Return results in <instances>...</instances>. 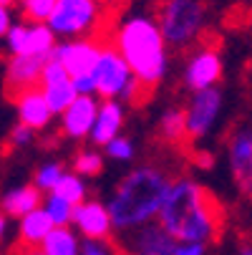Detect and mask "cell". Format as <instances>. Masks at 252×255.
Segmentation results:
<instances>
[{
    "mask_svg": "<svg viewBox=\"0 0 252 255\" xmlns=\"http://www.w3.org/2000/svg\"><path fill=\"white\" fill-rule=\"evenodd\" d=\"M157 223L174 240H192L209 245L222 233V207L197 179L176 177L169 182Z\"/></svg>",
    "mask_w": 252,
    "mask_h": 255,
    "instance_id": "6da1fadb",
    "label": "cell"
},
{
    "mask_svg": "<svg viewBox=\"0 0 252 255\" xmlns=\"http://www.w3.org/2000/svg\"><path fill=\"white\" fill-rule=\"evenodd\" d=\"M169 182L171 179L167 177V172L154 164H141L126 172L114 187L111 197L106 200L114 230L124 235L147 223H154L169 190Z\"/></svg>",
    "mask_w": 252,
    "mask_h": 255,
    "instance_id": "7a4b0ae2",
    "label": "cell"
},
{
    "mask_svg": "<svg viewBox=\"0 0 252 255\" xmlns=\"http://www.w3.org/2000/svg\"><path fill=\"white\" fill-rule=\"evenodd\" d=\"M114 48L124 56L144 89L159 86L169 74V46L157 18L131 13L114 28Z\"/></svg>",
    "mask_w": 252,
    "mask_h": 255,
    "instance_id": "3957f363",
    "label": "cell"
},
{
    "mask_svg": "<svg viewBox=\"0 0 252 255\" xmlns=\"http://www.w3.org/2000/svg\"><path fill=\"white\" fill-rule=\"evenodd\" d=\"M157 23L169 48H189L207 28V5L202 0H162Z\"/></svg>",
    "mask_w": 252,
    "mask_h": 255,
    "instance_id": "277c9868",
    "label": "cell"
},
{
    "mask_svg": "<svg viewBox=\"0 0 252 255\" xmlns=\"http://www.w3.org/2000/svg\"><path fill=\"white\" fill-rule=\"evenodd\" d=\"M91 74H93V81H96V96H101V99H119L124 104H131L144 91L141 81L131 74L129 63L114 48V43L111 46L103 43L101 56H98Z\"/></svg>",
    "mask_w": 252,
    "mask_h": 255,
    "instance_id": "5b68a950",
    "label": "cell"
},
{
    "mask_svg": "<svg viewBox=\"0 0 252 255\" xmlns=\"http://www.w3.org/2000/svg\"><path fill=\"white\" fill-rule=\"evenodd\" d=\"M103 20V3L98 0H58L48 18V28L56 38H81L93 33Z\"/></svg>",
    "mask_w": 252,
    "mask_h": 255,
    "instance_id": "8992f818",
    "label": "cell"
},
{
    "mask_svg": "<svg viewBox=\"0 0 252 255\" xmlns=\"http://www.w3.org/2000/svg\"><path fill=\"white\" fill-rule=\"evenodd\" d=\"M225 109V94L220 86L192 91L187 106H184V119H187V139L202 141L207 139L220 122V114Z\"/></svg>",
    "mask_w": 252,
    "mask_h": 255,
    "instance_id": "52a82bcc",
    "label": "cell"
},
{
    "mask_svg": "<svg viewBox=\"0 0 252 255\" xmlns=\"http://www.w3.org/2000/svg\"><path fill=\"white\" fill-rule=\"evenodd\" d=\"M3 41L10 56H38V58H51L58 43L48 23H28V20L13 23Z\"/></svg>",
    "mask_w": 252,
    "mask_h": 255,
    "instance_id": "ba28073f",
    "label": "cell"
},
{
    "mask_svg": "<svg viewBox=\"0 0 252 255\" xmlns=\"http://www.w3.org/2000/svg\"><path fill=\"white\" fill-rule=\"evenodd\" d=\"M227 167L242 197L252 200V124H242L227 141Z\"/></svg>",
    "mask_w": 252,
    "mask_h": 255,
    "instance_id": "9c48e42d",
    "label": "cell"
},
{
    "mask_svg": "<svg viewBox=\"0 0 252 255\" xmlns=\"http://www.w3.org/2000/svg\"><path fill=\"white\" fill-rule=\"evenodd\" d=\"M222 76H225V63L220 51L214 46H199L189 53L184 63L182 81L189 91H202V89L220 86Z\"/></svg>",
    "mask_w": 252,
    "mask_h": 255,
    "instance_id": "30bf717a",
    "label": "cell"
},
{
    "mask_svg": "<svg viewBox=\"0 0 252 255\" xmlns=\"http://www.w3.org/2000/svg\"><path fill=\"white\" fill-rule=\"evenodd\" d=\"M101 48H103L101 41L91 38V35H81V38H63L61 43H56L51 56L63 63L68 76H81V74H91L93 71L101 56Z\"/></svg>",
    "mask_w": 252,
    "mask_h": 255,
    "instance_id": "8fae6325",
    "label": "cell"
},
{
    "mask_svg": "<svg viewBox=\"0 0 252 255\" xmlns=\"http://www.w3.org/2000/svg\"><path fill=\"white\" fill-rule=\"evenodd\" d=\"M71 225L81 235V240H106L114 233V220H111V212L106 207V202L91 200V197L74 205Z\"/></svg>",
    "mask_w": 252,
    "mask_h": 255,
    "instance_id": "7c38bea8",
    "label": "cell"
},
{
    "mask_svg": "<svg viewBox=\"0 0 252 255\" xmlns=\"http://www.w3.org/2000/svg\"><path fill=\"white\" fill-rule=\"evenodd\" d=\"M98 104V96H76L61 114V134L71 141H86L96 122Z\"/></svg>",
    "mask_w": 252,
    "mask_h": 255,
    "instance_id": "4fadbf2b",
    "label": "cell"
},
{
    "mask_svg": "<svg viewBox=\"0 0 252 255\" xmlns=\"http://www.w3.org/2000/svg\"><path fill=\"white\" fill-rule=\"evenodd\" d=\"M124 235H126L124 248L131 255H174V248H176V240L157 220Z\"/></svg>",
    "mask_w": 252,
    "mask_h": 255,
    "instance_id": "5bb4252c",
    "label": "cell"
},
{
    "mask_svg": "<svg viewBox=\"0 0 252 255\" xmlns=\"http://www.w3.org/2000/svg\"><path fill=\"white\" fill-rule=\"evenodd\" d=\"M126 124V106L119 99H101L98 112H96V122L91 129V141L96 147H103L106 141H111L114 136H119L124 131Z\"/></svg>",
    "mask_w": 252,
    "mask_h": 255,
    "instance_id": "9a60e30c",
    "label": "cell"
},
{
    "mask_svg": "<svg viewBox=\"0 0 252 255\" xmlns=\"http://www.w3.org/2000/svg\"><path fill=\"white\" fill-rule=\"evenodd\" d=\"M15 114H18L20 124H28L35 131L48 129L51 122H53V112H51V106H48L41 86L15 94Z\"/></svg>",
    "mask_w": 252,
    "mask_h": 255,
    "instance_id": "2e32d148",
    "label": "cell"
},
{
    "mask_svg": "<svg viewBox=\"0 0 252 255\" xmlns=\"http://www.w3.org/2000/svg\"><path fill=\"white\" fill-rule=\"evenodd\" d=\"M43 63L46 58H38V56H10L5 63V86L13 94L41 86Z\"/></svg>",
    "mask_w": 252,
    "mask_h": 255,
    "instance_id": "e0dca14e",
    "label": "cell"
},
{
    "mask_svg": "<svg viewBox=\"0 0 252 255\" xmlns=\"http://www.w3.org/2000/svg\"><path fill=\"white\" fill-rule=\"evenodd\" d=\"M43 202V192L30 182V185H10L3 190L0 195V210H3L8 217H15L20 220L23 215L33 212L35 207H41Z\"/></svg>",
    "mask_w": 252,
    "mask_h": 255,
    "instance_id": "ac0fdd59",
    "label": "cell"
},
{
    "mask_svg": "<svg viewBox=\"0 0 252 255\" xmlns=\"http://www.w3.org/2000/svg\"><path fill=\"white\" fill-rule=\"evenodd\" d=\"M53 230V223L48 220V215L43 207H35L33 212L23 215L18 220V243L25 248H41L46 235Z\"/></svg>",
    "mask_w": 252,
    "mask_h": 255,
    "instance_id": "d6986e66",
    "label": "cell"
},
{
    "mask_svg": "<svg viewBox=\"0 0 252 255\" xmlns=\"http://www.w3.org/2000/svg\"><path fill=\"white\" fill-rule=\"evenodd\" d=\"M41 250L46 255H81V235L71 225L53 228L41 243Z\"/></svg>",
    "mask_w": 252,
    "mask_h": 255,
    "instance_id": "ffe728a7",
    "label": "cell"
},
{
    "mask_svg": "<svg viewBox=\"0 0 252 255\" xmlns=\"http://www.w3.org/2000/svg\"><path fill=\"white\" fill-rule=\"evenodd\" d=\"M159 136L169 144H179L187 139V119H184V109L182 106H169L167 112L159 117Z\"/></svg>",
    "mask_w": 252,
    "mask_h": 255,
    "instance_id": "44dd1931",
    "label": "cell"
},
{
    "mask_svg": "<svg viewBox=\"0 0 252 255\" xmlns=\"http://www.w3.org/2000/svg\"><path fill=\"white\" fill-rule=\"evenodd\" d=\"M66 172H68V169H66L63 162H58V159H46V162H41L38 167H35V172H33V185L38 187L43 195H46V192H53V190L58 187V182L63 179Z\"/></svg>",
    "mask_w": 252,
    "mask_h": 255,
    "instance_id": "7402d4cb",
    "label": "cell"
},
{
    "mask_svg": "<svg viewBox=\"0 0 252 255\" xmlns=\"http://www.w3.org/2000/svg\"><path fill=\"white\" fill-rule=\"evenodd\" d=\"M41 91H43V96H46V101H48V106H51L53 117H61L66 109L71 106V101L79 96V94L74 91V84H71V79H68V81H58V84H46V86H41Z\"/></svg>",
    "mask_w": 252,
    "mask_h": 255,
    "instance_id": "603a6c76",
    "label": "cell"
},
{
    "mask_svg": "<svg viewBox=\"0 0 252 255\" xmlns=\"http://www.w3.org/2000/svg\"><path fill=\"white\" fill-rule=\"evenodd\" d=\"M41 207H43V212L48 215V220L53 223V228L71 225V217H74V202H68V200L61 197L58 192H46Z\"/></svg>",
    "mask_w": 252,
    "mask_h": 255,
    "instance_id": "cb8c5ba5",
    "label": "cell"
},
{
    "mask_svg": "<svg viewBox=\"0 0 252 255\" xmlns=\"http://www.w3.org/2000/svg\"><path fill=\"white\" fill-rule=\"evenodd\" d=\"M53 192H58V195H61V197H66L68 202L79 205V202H84V200L88 197V182H86V177L76 174L74 169H68Z\"/></svg>",
    "mask_w": 252,
    "mask_h": 255,
    "instance_id": "d4e9b609",
    "label": "cell"
},
{
    "mask_svg": "<svg viewBox=\"0 0 252 255\" xmlns=\"http://www.w3.org/2000/svg\"><path fill=\"white\" fill-rule=\"evenodd\" d=\"M103 164H106L103 152H98V149H81V152H76L74 162H71V169L88 179V177H98L103 172Z\"/></svg>",
    "mask_w": 252,
    "mask_h": 255,
    "instance_id": "484cf974",
    "label": "cell"
},
{
    "mask_svg": "<svg viewBox=\"0 0 252 255\" xmlns=\"http://www.w3.org/2000/svg\"><path fill=\"white\" fill-rule=\"evenodd\" d=\"M103 157L106 159H111V162H131L136 157V144L134 139H129L126 134H119L114 136L111 141H106L103 144Z\"/></svg>",
    "mask_w": 252,
    "mask_h": 255,
    "instance_id": "4316f807",
    "label": "cell"
},
{
    "mask_svg": "<svg viewBox=\"0 0 252 255\" xmlns=\"http://www.w3.org/2000/svg\"><path fill=\"white\" fill-rule=\"evenodd\" d=\"M58 0H20V13L28 23H48Z\"/></svg>",
    "mask_w": 252,
    "mask_h": 255,
    "instance_id": "83f0119b",
    "label": "cell"
},
{
    "mask_svg": "<svg viewBox=\"0 0 252 255\" xmlns=\"http://www.w3.org/2000/svg\"><path fill=\"white\" fill-rule=\"evenodd\" d=\"M35 129H30L28 124H15L13 129H10V134H8V147L10 149H25V147H30V144L35 141Z\"/></svg>",
    "mask_w": 252,
    "mask_h": 255,
    "instance_id": "f1b7e54d",
    "label": "cell"
},
{
    "mask_svg": "<svg viewBox=\"0 0 252 255\" xmlns=\"http://www.w3.org/2000/svg\"><path fill=\"white\" fill-rule=\"evenodd\" d=\"M71 76H68V71L63 68V63L58 61V58H46V63H43V71H41V86H46V84H58V81H68Z\"/></svg>",
    "mask_w": 252,
    "mask_h": 255,
    "instance_id": "f546056e",
    "label": "cell"
},
{
    "mask_svg": "<svg viewBox=\"0 0 252 255\" xmlns=\"http://www.w3.org/2000/svg\"><path fill=\"white\" fill-rule=\"evenodd\" d=\"M81 255H119V253L106 238V240H81Z\"/></svg>",
    "mask_w": 252,
    "mask_h": 255,
    "instance_id": "4dcf8cb0",
    "label": "cell"
},
{
    "mask_svg": "<svg viewBox=\"0 0 252 255\" xmlns=\"http://www.w3.org/2000/svg\"><path fill=\"white\" fill-rule=\"evenodd\" d=\"M71 84H74V91H76L79 96H96V81H93V74L71 76Z\"/></svg>",
    "mask_w": 252,
    "mask_h": 255,
    "instance_id": "1f68e13d",
    "label": "cell"
},
{
    "mask_svg": "<svg viewBox=\"0 0 252 255\" xmlns=\"http://www.w3.org/2000/svg\"><path fill=\"white\" fill-rule=\"evenodd\" d=\"M174 255H207V243H192V240H176Z\"/></svg>",
    "mask_w": 252,
    "mask_h": 255,
    "instance_id": "d6a6232c",
    "label": "cell"
},
{
    "mask_svg": "<svg viewBox=\"0 0 252 255\" xmlns=\"http://www.w3.org/2000/svg\"><path fill=\"white\" fill-rule=\"evenodd\" d=\"M194 167L197 169H202V172H209V169H214V164H217V159H214V154L209 152V149H199V152H194Z\"/></svg>",
    "mask_w": 252,
    "mask_h": 255,
    "instance_id": "836d02e7",
    "label": "cell"
},
{
    "mask_svg": "<svg viewBox=\"0 0 252 255\" xmlns=\"http://www.w3.org/2000/svg\"><path fill=\"white\" fill-rule=\"evenodd\" d=\"M13 23H15V20H13V5L0 3V38H5Z\"/></svg>",
    "mask_w": 252,
    "mask_h": 255,
    "instance_id": "e575fe53",
    "label": "cell"
},
{
    "mask_svg": "<svg viewBox=\"0 0 252 255\" xmlns=\"http://www.w3.org/2000/svg\"><path fill=\"white\" fill-rule=\"evenodd\" d=\"M8 220H10V217H8L3 210H0V245H3L5 238H8Z\"/></svg>",
    "mask_w": 252,
    "mask_h": 255,
    "instance_id": "d590c367",
    "label": "cell"
},
{
    "mask_svg": "<svg viewBox=\"0 0 252 255\" xmlns=\"http://www.w3.org/2000/svg\"><path fill=\"white\" fill-rule=\"evenodd\" d=\"M237 255H252V245H250V243H242V245L237 248Z\"/></svg>",
    "mask_w": 252,
    "mask_h": 255,
    "instance_id": "8d00e7d4",
    "label": "cell"
},
{
    "mask_svg": "<svg viewBox=\"0 0 252 255\" xmlns=\"http://www.w3.org/2000/svg\"><path fill=\"white\" fill-rule=\"evenodd\" d=\"M23 255H46V253H43L41 248H25V253H23Z\"/></svg>",
    "mask_w": 252,
    "mask_h": 255,
    "instance_id": "74e56055",
    "label": "cell"
},
{
    "mask_svg": "<svg viewBox=\"0 0 252 255\" xmlns=\"http://www.w3.org/2000/svg\"><path fill=\"white\" fill-rule=\"evenodd\" d=\"M98 3H103V5H111V3H116V0H98Z\"/></svg>",
    "mask_w": 252,
    "mask_h": 255,
    "instance_id": "f35d334b",
    "label": "cell"
},
{
    "mask_svg": "<svg viewBox=\"0 0 252 255\" xmlns=\"http://www.w3.org/2000/svg\"><path fill=\"white\" fill-rule=\"evenodd\" d=\"M0 3H8V5H13V3H15V0H0Z\"/></svg>",
    "mask_w": 252,
    "mask_h": 255,
    "instance_id": "ab89813d",
    "label": "cell"
}]
</instances>
